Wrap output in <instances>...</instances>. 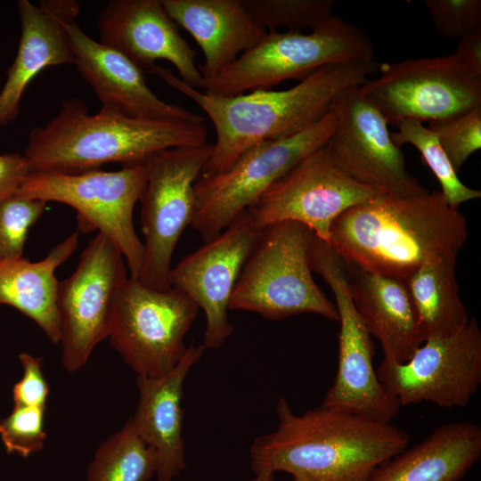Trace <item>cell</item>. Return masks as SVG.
<instances>
[{
	"label": "cell",
	"instance_id": "6da1fadb",
	"mask_svg": "<svg viewBox=\"0 0 481 481\" xmlns=\"http://www.w3.org/2000/svg\"><path fill=\"white\" fill-rule=\"evenodd\" d=\"M468 234L464 215L440 191L379 193L333 222L329 244L347 268L404 281L424 265L457 260Z\"/></svg>",
	"mask_w": 481,
	"mask_h": 481
},
{
	"label": "cell",
	"instance_id": "7a4b0ae2",
	"mask_svg": "<svg viewBox=\"0 0 481 481\" xmlns=\"http://www.w3.org/2000/svg\"><path fill=\"white\" fill-rule=\"evenodd\" d=\"M379 67L374 59L327 65L290 88L234 96L201 92L157 64L148 73L193 101L213 123L216 140L200 174L206 176L227 169L257 144L291 136L314 124L330 110L340 94L366 83Z\"/></svg>",
	"mask_w": 481,
	"mask_h": 481
},
{
	"label": "cell",
	"instance_id": "3957f363",
	"mask_svg": "<svg viewBox=\"0 0 481 481\" xmlns=\"http://www.w3.org/2000/svg\"><path fill=\"white\" fill-rule=\"evenodd\" d=\"M274 430L250 445L256 473L284 471L299 481H367L409 444L404 429L320 405L296 414L281 397Z\"/></svg>",
	"mask_w": 481,
	"mask_h": 481
},
{
	"label": "cell",
	"instance_id": "277c9868",
	"mask_svg": "<svg viewBox=\"0 0 481 481\" xmlns=\"http://www.w3.org/2000/svg\"><path fill=\"white\" fill-rule=\"evenodd\" d=\"M207 135L204 121L143 119L103 107L92 115L82 100L72 98L30 131L24 156L31 173H78L106 163L143 165L158 151L205 144Z\"/></svg>",
	"mask_w": 481,
	"mask_h": 481
},
{
	"label": "cell",
	"instance_id": "5b68a950",
	"mask_svg": "<svg viewBox=\"0 0 481 481\" xmlns=\"http://www.w3.org/2000/svg\"><path fill=\"white\" fill-rule=\"evenodd\" d=\"M313 238L308 227L294 221L264 228L236 281L229 310L253 312L276 321L314 314L338 322L335 303L312 275Z\"/></svg>",
	"mask_w": 481,
	"mask_h": 481
},
{
	"label": "cell",
	"instance_id": "8992f818",
	"mask_svg": "<svg viewBox=\"0 0 481 481\" xmlns=\"http://www.w3.org/2000/svg\"><path fill=\"white\" fill-rule=\"evenodd\" d=\"M371 38L343 18L332 16L309 33L267 31L252 49L212 77L206 93L234 96L270 89L288 79L302 80L331 64L373 60Z\"/></svg>",
	"mask_w": 481,
	"mask_h": 481
},
{
	"label": "cell",
	"instance_id": "52a82bcc",
	"mask_svg": "<svg viewBox=\"0 0 481 481\" xmlns=\"http://www.w3.org/2000/svg\"><path fill=\"white\" fill-rule=\"evenodd\" d=\"M336 125L337 118L330 110L296 135L251 147L227 169L200 175L193 185L195 211L191 226L204 242L218 235L273 183L324 146Z\"/></svg>",
	"mask_w": 481,
	"mask_h": 481
},
{
	"label": "cell",
	"instance_id": "ba28073f",
	"mask_svg": "<svg viewBox=\"0 0 481 481\" xmlns=\"http://www.w3.org/2000/svg\"><path fill=\"white\" fill-rule=\"evenodd\" d=\"M146 180L144 164L118 171L32 172L16 195L46 203L57 201L75 208L79 229L84 232L98 231L107 236L123 254L130 277L137 279L144 248L135 232L133 214Z\"/></svg>",
	"mask_w": 481,
	"mask_h": 481
},
{
	"label": "cell",
	"instance_id": "9c48e42d",
	"mask_svg": "<svg viewBox=\"0 0 481 481\" xmlns=\"http://www.w3.org/2000/svg\"><path fill=\"white\" fill-rule=\"evenodd\" d=\"M198 312L178 289H152L128 277L115 296L108 338L137 376L161 377L183 357Z\"/></svg>",
	"mask_w": 481,
	"mask_h": 481
},
{
	"label": "cell",
	"instance_id": "30bf717a",
	"mask_svg": "<svg viewBox=\"0 0 481 481\" xmlns=\"http://www.w3.org/2000/svg\"><path fill=\"white\" fill-rule=\"evenodd\" d=\"M213 145L183 146L152 154L144 163L146 186L140 199L144 236L142 268L136 280L157 289L171 288L172 256L195 211L193 185Z\"/></svg>",
	"mask_w": 481,
	"mask_h": 481
},
{
	"label": "cell",
	"instance_id": "8fae6325",
	"mask_svg": "<svg viewBox=\"0 0 481 481\" xmlns=\"http://www.w3.org/2000/svg\"><path fill=\"white\" fill-rule=\"evenodd\" d=\"M310 265L330 287L340 322L338 371L321 405L391 422L401 406L378 379L375 345L354 305L344 263L330 244L314 236Z\"/></svg>",
	"mask_w": 481,
	"mask_h": 481
},
{
	"label": "cell",
	"instance_id": "7c38bea8",
	"mask_svg": "<svg viewBox=\"0 0 481 481\" xmlns=\"http://www.w3.org/2000/svg\"><path fill=\"white\" fill-rule=\"evenodd\" d=\"M381 75L360 86L387 123L434 121L481 106V71L455 53L383 64Z\"/></svg>",
	"mask_w": 481,
	"mask_h": 481
},
{
	"label": "cell",
	"instance_id": "4fadbf2b",
	"mask_svg": "<svg viewBox=\"0 0 481 481\" xmlns=\"http://www.w3.org/2000/svg\"><path fill=\"white\" fill-rule=\"evenodd\" d=\"M377 376L400 406L465 407L481 384V330L474 316L457 332L426 339L406 362L382 360Z\"/></svg>",
	"mask_w": 481,
	"mask_h": 481
},
{
	"label": "cell",
	"instance_id": "5bb4252c",
	"mask_svg": "<svg viewBox=\"0 0 481 481\" xmlns=\"http://www.w3.org/2000/svg\"><path fill=\"white\" fill-rule=\"evenodd\" d=\"M330 110L337 125L325 147L340 171L378 193L413 197L428 192L408 172L387 119L360 86L340 94Z\"/></svg>",
	"mask_w": 481,
	"mask_h": 481
},
{
	"label": "cell",
	"instance_id": "9a60e30c",
	"mask_svg": "<svg viewBox=\"0 0 481 481\" xmlns=\"http://www.w3.org/2000/svg\"><path fill=\"white\" fill-rule=\"evenodd\" d=\"M125 262L118 248L98 232L81 253L75 272L59 282V343L69 372L83 368L108 338L115 296L128 278Z\"/></svg>",
	"mask_w": 481,
	"mask_h": 481
},
{
	"label": "cell",
	"instance_id": "2e32d148",
	"mask_svg": "<svg viewBox=\"0 0 481 481\" xmlns=\"http://www.w3.org/2000/svg\"><path fill=\"white\" fill-rule=\"evenodd\" d=\"M325 145L300 160L247 209L257 227L294 221L329 244L333 222L348 208L379 194L340 171Z\"/></svg>",
	"mask_w": 481,
	"mask_h": 481
},
{
	"label": "cell",
	"instance_id": "e0dca14e",
	"mask_svg": "<svg viewBox=\"0 0 481 481\" xmlns=\"http://www.w3.org/2000/svg\"><path fill=\"white\" fill-rule=\"evenodd\" d=\"M263 229L247 210L213 239L171 268V287L202 309L205 348H220L233 331L228 316L230 299L241 269Z\"/></svg>",
	"mask_w": 481,
	"mask_h": 481
},
{
	"label": "cell",
	"instance_id": "ac0fdd59",
	"mask_svg": "<svg viewBox=\"0 0 481 481\" xmlns=\"http://www.w3.org/2000/svg\"><path fill=\"white\" fill-rule=\"evenodd\" d=\"M96 25L99 42L142 70L148 72L156 61L165 60L175 66L184 83L203 88L195 51L181 36L161 0H112L97 15Z\"/></svg>",
	"mask_w": 481,
	"mask_h": 481
},
{
	"label": "cell",
	"instance_id": "d6986e66",
	"mask_svg": "<svg viewBox=\"0 0 481 481\" xmlns=\"http://www.w3.org/2000/svg\"><path fill=\"white\" fill-rule=\"evenodd\" d=\"M68 32L80 76L102 107L126 116L151 120L203 122L204 118L159 98L142 70L119 52L87 36L74 21Z\"/></svg>",
	"mask_w": 481,
	"mask_h": 481
},
{
	"label": "cell",
	"instance_id": "ffe728a7",
	"mask_svg": "<svg viewBox=\"0 0 481 481\" xmlns=\"http://www.w3.org/2000/svg\"><path fill=\"white\" fill-rule=\"evenodd\" d=\"M20 37L15 59L0 92V126L16 119L23 93L32 79L50 66L74 64L68 25L76 21V0H20Z\"/></svg>",
	"mask_w": 481,
	"mask_h": 481
},
{
	"label": "cell",
	"instance_id": "44dd1931",
	"mask_svg": "<svg viewBox=\"0 0 481 481\" xmlns=\"http://www.w3.org/2000/svg\"><path fill=\"white\" fill-rule=\"evenodd\" d=\"M205 350L202 344L191 345L167 374L158 378L136 377L138 403L130 420L139 436L156 453L158 481H172L185 469L183 383Z\"/></svg>",
	"mask_w": 481,
	"mask_h": 481
},
{
	"label": "cell",
	"instance_id": "7402d4cb",
	"mask_svg": "<svg viewBox=\"0 0 481 481\" xmlns=\"http://www.w3.org/2000/svg\"><path fill=\"white\" fill-rule=\"evenodd\" d=\"M166 11L200 47L199 66L204 79L219 73L255 47L267 30L245 9L241 0H161Z\"/></svg>",
	"mask_w": 481,
	"mask_h": 481
},
{
	"label": "cell",
	"instance_id": "603a6c76",
	"mask_svg": "<svg viewBox=\"0 0 481 481\" xmlns=\"http://www.w3.org/2000/svg\"><path fill=\"white\" fill-rule=\"evenodd\" d=\"M346 268L354 305L370 335L380 343L383 360L406 362L424 340L404 282Z\"/></svg>",
	"mask_w": 481,
	"mask_h": 481
},
{
	"label": "cell",
	"instance_id": "cb8c5ba5",
	"mask_svg": "<svg viewBox=\"0 0 481 481\" xmlns=\"http://www.w3.org/2000/svg\"><path fill=\"white\" fill-rule=\"evenodd\" d=\"M480 457L481 428L448 423L380 464L367 481H461Z\"/></svg>",
	"mask_w": 481,
	"mask_h": 481
},
{
	"label": "cell",
	"instance_id": "d4e9b609",
	"mask_svg": "<svg viewBox=\"0 0 481 481\" xmlns=\"http://www.w3.org/2000/svg\"><path fill=\"white\" fill-rule=\"evenodd\" d=\"M75 232L38 262L21 257L0 261V305L13 306L33 320L53 344L60 342L58 288L54 272L74 253Z\"/></svg>",
	"mask_w": 481,
	"mask_h": 481
},
{
	"label": "cell",
	"instance_id": "484cf974",
	"mask_svg": "<svg viewBox=\"0 0 481 481\" xmlns=\"http://www.w3.org/2000/svg\"><path fill=\"white\" fill-rule=\"evenodd\" d=\"M456 261L424 265L404 281L424 341L453 334L470 319L460 296Z\"/></svg>",
	"mask_w": 481,
	"mask_h": 481
},
{
	"label": "cell",
	"instance_id": "4316f807",
	"mask_svg": "<svg viewBox=\"0 0 481 481\" xmlns=\"http://www.w3.org/2000/svg\"><path fill=\"white\" fill-rule=\"evenodd\" d=\"M157 471V456L135 431L131 420L97 448L86 481H149Z\"/></svg>",
	"mask_w": 481,
	"mask_h": 481
},
{
	"label": "cell",
	"instance_id": "83f0119b",
	"mask_svg": "<svg viewBox=\"0 0 481 481\" xmlns=\"http://www.w3.org/2000/svg\"><path fill=\"white\" fill-rule=\"evenodd\" d=\"M395 126L397 130L391 133L393 142L399 147L410 143L420 151L423 161L438 180L440 192L450 207L459 208L461 204L481 197L479 190L468 187L459 179L436 134L421 121L406 118Z\"/></svg>",
	"mask_w": 481,
	"mask_h": 481
},
{
	"label": "cell",
	"instance_id": "f1b7e54d",
	"mask_svg": "<svg viewBox=\"0 0 481 481\" xmlns=\"http://www.w3.org/2000/svg\"><path fill=\"white\" fill-rule=\"evenodd\" d=\"M245 9L267 31L314 29L332 15V0H241Z\"/></svg>",
	"mask_w": 481,
	"mask_h": 481
},
{
	"label": "cell",
	"instance_id": "f546056e",
	"mask_svg": "<svg viewBox=\"0 0 481 481\" xmlns=\"http://www.w3.org/2000/svg\"><path fill=\"white\" fill-rule=\"evenodd\" d=\"M46 202L11 196L0 202V261L23 257L30 227L42 216Z\"/></svg>",
	"mask_w": 481,
	"mask_h": 481
},
{
	"label": "cell",
	"instance_id": "4dcf8cb0",
	"mask_svg": "<svg viewBox=\"0 0 481 481\" xmlns=\"http://www.w3.org/2000/svg\"><path fill=\"white\" fill-rule=\"evenodd\" d=\"M428 128L436 134L458 173L468 158L481 148V106L456 116L431 121Z\"/></svg>",
	"mask_w": 481,
	"mask_h": 481
},
{
	"label": "cell",
	"instance_id": "1f68e13d",
	"mask_svg": "<svg viewBox=\"0 0 481 481\" xmlns=\"http://www.w3.org/2000/svg\"><path fill=\"white\" fill-rule=\"evenodd\" d=\"M46 407L13 406L0 421V437L7 453L27 458L40 452L46 439L44 429Z\"/></svg>",
	"mask_w": 481,
	"mask_h": 481
},
{
	"label": "cell",
	"instance_id": "d6a6232c",
	"mask_svg": "<svg viewBox=\"0 0 481 481\" xmlns=\"http://www.w3.org/2000/svg\"><path fill=\"white\" fill-rule=\"evenodd\" d=\"M436 31L444 37H462L481 26L480 0H426Z\"/></svg>",
	"mask_w": 481,
	"mask_h": 481
},
{
	"label": "cell",
	"instance_id": "836d02e7",
	"mask_svg": "<svg viewBox=\"0 0 481 481\" xmlns=\"http://www.w3.org/2000/svg\"><path fill=\"white\" fill-rule=\"evenodd\" d=\"M19 359L23 375L12 388L14 406L46 407L49 386L42 371V358L21 353Z\"/></svg>",
	"mask_w": 481,
	"mask_h": 481
},
{
	"label": "cell",
	"instance_id": "e575fe53",
	"mask_svg": "<svg viewBox=\"0 0 481 481\" xmlns=\"http://www.w3.org/2000/svg\"><path fill=\"white\" fill-rule=\"evenodd\" d=\"M30 173V167L24 154H0V202L15 195Z\"/></svg>",
	"mask_w": 481,
	"mask_h": 481
},
{
	"label": "cell",
	"instance_id": "d590c367",
	"mask_svg": "<svg viewBox=\"0 0 481 481\" xmlns=\"http://www.w3.org/2000/svg\"><path fill=\"white\" fill-rule=\"evenodd\" d=\"M455 53L471 67L481 71V26L461 37Z\"/></svg>",
	"mask_w": 481,
	"mask_h": 481
},
{
	"label": "cell",
	"instance_id": "8d00e7d4",
	"mask_svg": "<svg viewBox=\"0 0 481 481\" xmlns=\"http://www.w3.org/2000/svg\"><path fill=\"white\" fill-rule=\"evenodd\" d=\"M251 481H274L273 473L268 471L256 473L255 477Z\"/></svg>",
	"mask_w": 481,
	"mask_h": 481
},
{
	"label": "cell",
	"instance_id": "74e56055",
	"mask_svg": "<svg viewBox=\"0 0 481 481\" xmlns=\"http://www.w3.org/2000/svg\"><path fill=\"white\" fill-rule=\"evenodd\" d=\"M292 481H299V480H297V479H294V478H293Z\"/></svg>",
	"mask_w": 481,
	"mask_h": 481
}]
</instances>
